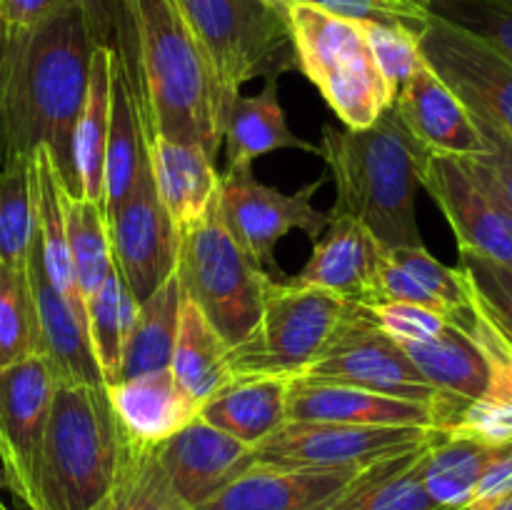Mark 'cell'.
I'll return each mask as SVG.
<instances>
[{"mask_svg": "<svg viewBox=\"0 0 512 510\" xmlns=\"http://www.w3.org/2000/svg\"><path fill=\"white\" fill-rule=\"evenodd\" d=\"M123 10L113 48L145 138L193 143L215 158L225 115L208 60L175 0H123Z\"/></svg>", "mask_w": 512, "mask_h": 510, "instance_id": "cell-1", "label": "cell"}, {"mask_svg": "<svg viewBox=\"0 0 512 510\" xmlns=\"http://www.w3.org/2000/svg\"><path fill=\"white\" fill-rule=\"evenodd\" d=\"M315 155L335 183L330 218L360 220L383 248L423 245L418 188L430 150L390 105L368 128L325 125Z\"/></svg>", "mask_w": 512, "mask_h": 510, "instance_id": "cell-2", "label": "cell"}, {"mask_svg": "<svg viewBox=\"0 0 512 510\" xmlns=\"http://www.w3.org/2000/svg\"><path fill=\"white\" fill-rule=\"evenodd\" d=\"M93 50L88 23L75 5L38 28L18 30L15 128L20 150L30 158L38 145H45L70 195H78L73 130L83 108Z\"/></svg>", "mask_w": 512, "mask_h": 510, "instance_id": "cell-3", "label": "cell"}, {"mask_svg": "<svg viewBox=\"0 0 512 510\" xmlns=\"http://www.w3.org/2000/svg\"><path fill=\"white\" fill-rule=\"evenodd\" d=\"M128 435L105 385H55L40 445L33 510H93L113 485Z\"/></svg>", "mask_w": 512, "mask_h": 510, "instance_id": "cell-4", "label": "cell"}, {"mask_svg": "<svg viewBox=\"0 0 512 510\" xmlns=\"http://www.w3.org/2000/svg\"><path fill=\"white\" fill-rule=\"evenodd\" d=\"M173 273L180 293L203 310L230 348L253 333L273 285L265 268L233 238L215 200L203 218L178 233Z\"/></svg>", "mask_w": 512, "mask_h": 510, "instance_id": "cell-5", "label": "cell"}, {"mask_svg": "<svg viewBox=\"0 0 512 510\" xmlns=\"http://www.w3.org/2000/svg\"><path fill=\"white\" fill-rule=\"evenodd\" d=\"M198 40L220 108L230 105L248 80L278 78L295 65L288 18L260 0H175Z\"/></svg>", "mask_w": 512, "mask_h": 510, "instance_id": "cell-6", "label": "cell"}, {"mask_svg": "<svg viewBox=\"0 0 512 510\" xmlns=\"http://www.w3.org/2000/svg\"><path fill=\"white\" fill-rule=\"evenodd\" d=\"M295 65L320 90L345 128H368L393 105L360 23L308 3L288 10Z\"/></svg>", "mask_w": 512, "mask_h": 510, "instance_id": "cell-7", "label": "cell"}, {"mask_svg": "<svg viewBox=\"0 0 512 510\" xmlns=\"http://www.w3.org/2000/svg\"><path fill=\"white\" fill-rule=\"evenodd\" d=\"M350 308L353 303L328 290L273 280L253 333L230 348L235 380L250 375H303L328 348Z\"/></svg>", "mask_w": 512, "mask_h": 510, "instance_id": "cell-8", "label": "cell"}, {"mask_svg": "<svg viewBox=\"0 0 512 510\" xmlns=\"http://www.w3.org/2000/svg\"><path fill=\"white\" fill-rule=\"evenodd\" d=\"M303 375L360 385L393 398L425 403L438 415V428H448L468 400L433 388L420 375L405 350L370 320L363 305H353L330 338L328 348Z\"/></svg>", "mask_w": 512, "mask_h": 510, "instance_id": "cell-9", "label": "cell"}, {"mask_svg": "<svg viewBox=\"0 0 512 510\" xmlns=\"http://www.w3.org/2000/svg\"><path fill=\"white\" fill-rule=\"evenodd\" d=\"M440 428L418 425H345L285 420L255 448V463L293 468H365L383 458L428 448Z\"/></svg>", "mask_w": 512, "mask_h": 510, "instance_id": "cell-10", "label": "cell"}, {"mask_svg": "<svg viewBox=\"0 0 512 510\" xmlns=\"http://www.w3.org/2000/svg\"><path fill=\"white\" fill-rule=\"evenodd\" d=\"M325 180H313L298 193H283L273 185L260 183L250 168L225 170L215 205L233 238L245 253L265 268L275 265L273 250L290 230H303L308 238L318 240L328 230L330 215L313 205V193Z\"/></svg>", "mask_w": 512, "mask_h": 510, "instance_id": "cell-11", "label": "cell"}, {"mask_svg": "<svg viewBox=\"0 0 512 510\" xmlns=\"http://www.w3.org/2000/svg\"><path fill=\"white\" fill-rule=\"evenodd\" d=\"M420 188L448 218L458 250L512 265V210L475 158L430 153L420 173Z\"/></svg>", "mask_w": 512, "mask_h": 510, "instance_id": "cell-12", "label": "cell"}, {"mask_svg": "<svg viewBox=\"0 0 512 510\" xmlns=\"http://www.w3.org/2000/svg\"><path fill=\"white\" fill-rule=\"evenodd\" d=\"M110 255L125 288L143 303L175 270L178 233L155 190L150 160L130 193L105 210Z\"/></svg>", "mask_w": 512, "mask_h": 510, "instance_id": "cell-13", "label": "cell"}, {"mask_svg": "<svg viewBox=\"0 0 512 510\" xmlns=\"http://www.w3.org/2000/svg\"><path fill=\"white\" fill-rule=\"evenodd\" d=\"M55 385L58 380L40 355L0 368V475L28 510L35 503L40 445Z\"/></svg>", "mask_w": 512, "mask_h": 510, "instance_id": "cell-14", "label": "cell"}, {"mask_svg": "<svg viewBox=\"0 0 512 510\" xmlns=\"http://www.w3.org/2000/svg\"><path fill=\"white\" fill-rule=\"evenodd\" d=\"M425 63L453 88L470 113L512 138V63L475 35L430 13L418 33Z\"/></svg>", "mask_w": 512, "mask_h": 510, "instance_id": "cell-15", "label": "cell"}, {"mask_svg": "<svg viewBox=\"0 0 512 510\" xmlns=\"http://www.w3.org/2000/svg\"><path fill=\"white\" fill-rule=\"evenodd\" d=\"M155 455L175 493L195 510L255 463L253 445L205 423L203 418H195L173 438L155 445Z\"/></svg>", "mask_w": 512, "mask_h": 510, "instance_id": "cell-16", "label": "cell"}, {"mask_svg": "<svg viewBox=\"0 0 512 510\" xmlns=\"http://www.w3.org/2000/svg\"><path fill=\"white\" fill-rule=\"evenodd\" d=\"M35 323H38L40 358L48 363L58 383L105 385L88 338V320L60 295L45 273L38 235L25 255Z\"/></svg>", "mask_w": 512, "mask_h": 510, "instance_id": "cell-17", "label": "cell"}, {"mask_svg": "<svg viewBox=\"0 0 512 510\" xmlns=\"http://www.w3.org/2000/svg\"><path fill=\"white\" fill-rule=\"evenodd\" d=\"M288 420L345 425H418L438 428L430 405L393 398L360 385L295 375L288 388Z\"/></svg>", "mask_w": 512, "mask_h": 510, "instance_id": "cell-18", "label": "cell"}, {"mask_svg": "<svg viewBox=\"0 0 512 510\" xmlns=\"http://www.w3.org/2000/svg\"><path fill=\"white\" fill-rule=\"evenodd\" d=\"M358 470L253 463L198 510H325Z\"/></svg>", "mask_w": 512, "mask_h": 510, "instance_id": "cell-19", "label": "cell"}, {"mask_svg": "<svg viewBox=\"0 0 512 510\" xmlns=\"http://www.w3.org/2000/svg\"><path fill=\"white\" fill-rule=\"evenodd\" d=\"M380 253L383 245L360 220L330 218L328 230L315 240L305 268L288 280L370 308L378 303Z\"/></svg>", "mask_w": 512, "mask_h": 510, "instance_id": "cell-20", "label": "cell"}, {"mask_svg": "<svg viewBox=\"0 0 512 510\" xmlns=\"http://www.w3.org/2000/svg\"><path fill=\"white\" fill-rule=\"evenodd\" d=\"M393 105L410 133L430 153L470 158L485 150L483 135L468 105L428 63L415 70L413 78L398 90Z\"/></svg>", "mask_w": 512, "mask_h": 510, "instance_id": "cell-21", "label": "cell"}, {"mask_svg": "<svg viewBox=\"0 0 512 510\" xmlns=\"http://www.w3.org/2000/svg\"><path fill=\"white\" fill-rule=\"evenodd\" d=\"M105 390L123 433L143 445H158L173 438L178 430L193 423L203 408L180 388L170 368L118 380L105 385Z\"/></svg>", "mask_w": 512, "mask_h": 510, "instance_id": "cell-22", "label": "cell"}, {"mask_svg": "<svg viewBox=\"0 0 512 510\" xmlns=\"http://www.w3.org/2000/svg\"><path fill=\"white\" fill-rule=\"evenodd\" d=\"M155 190L175 233L190 228L213 205L220 188L215 158L200 145L178 143L168 138H145Z\"/></svg>", "mask_w": 512, "mask_h": 510, "instance_id": "cell-23", "label": "cell"}, {"mask_svg": "<svg viewBox=\"0 0 512 510\" xmlns=\"http://www.w3.org/2000/svg\"><path fill=\"white\" fill-rule=\"evenodd\" d=\"M293 378L250 375L225 385L205 400L198 418L248 445H258L288 420V388Z\"/></svg>", "mask_w": 512, "mask_h": 510, "instance_id": "cell-24", "label": "cell"}, {"mask_svg": "<svg viewBox=\"0 0 512 510\" xmlns=\"http://www.w3.org/2000/svg\"><path fill=\"white\" fill-rule=\"evenodd\" d=\"M228 170L253 168V163L273 150L300 148L315 153V143L298 138L285 120L278 100V78H268L258 95H238L230 105L223 128Z\"/></svg>", "mask_w": 512, "mask_h": 510, "instance_id": "cell-25", "label": "cell"}, {"mask_svg": "<svg viewBox=\"0 0 512 510\" xmlns=\"http://www.w3.org/2000/svg\"><path fill=\"white\" fill-rule=\"evenodd\" d=\"M30 183H33L35 235H38L45 273L50 283L60 290V295L88 320L85 300L75 285L68 238H65V193L68 190L45 145H38L30 155Z\"/></svg>", "mask_w": 512, "mask_h": 510, "instance_id": "cell-26", "label": "cell"}, {"mask_svg": "<svg viewBox=\"0 0 512 510\" xmlns=\"http://www.w3.org/2000/svg\"><path fill=\"white\" fill-rule=\"evenodd\" d=\"M113 45H95L90 55L88 88L73 130V170L80 198L103 205L105 145L110 128V85H113Z\"/></svg>", "mask_w": 512, "mask_h": 510, "instance_id": "cell-27", "label": "cell"}, {"mask_svg": "<svg viewBox=\"0 0 512 510\" xmlns=\"http://www.w3.org/2000/svg\"><path fill=\"white\" fill-rule=\"evenodd\" d=\"M170 373L180 388L200 405L235 380L230 368V345L210 325L203 310L183 295L178 333H175Z\"/></svg>", "mask_w": 512, "mask_h": 510, "instance_id": "cell-28", "label": "cell"}, {"mask_svg": "<svg viewBox=\"0 0 512 510\" xmlns=\"http://www.w3.org/2000/svg\"><path fill=\"white\" fill-rule=\"evenodd\" d=\"M428 448L360 468L348 488L325 510H448L440 508L423 485V458Z\"/></svg>", "mask_w": 512, "mask_h": 510, "instance_id": "cell-29", "label": "cell"}, {"mask_svg": "<svg viewBox=\"0 0 512 510\" xmlns=\"http://www.w3.org/2000/svg\"><path fill=\"white\" fill-rule=\"evenodd\" d=\"M398 345L433 388L463 400H475L488 390L490 363L463 325L450 320L438 338Z\"/></svg>", "mask_w": 512, "mask_h": 510, "instance_id": "cell-30", "label": "cell"}, {"mask_svg": "<svg viewBox=\"0 0 512 510\" xmlns=\"http://www.w3.org/2000/svg\"><path fill=\"white\" fill-rule=\"evenodd\" d=\"M148 160V143H145L138 105H135L133 90H130L128 73L115 53L113 85H110V128L108 145H105L103 213L130 193Z\"/></svg>", "mask_w": 512, "mask_h": 510, "instance_id": "cell-31", "label": "cell"}, {"mask_svg": "<svg viewBox=\"0 0 512 510\" xmlns=\"http://www.w3.org/2000/svg\"><path fill=\"white\" fill-rule=\"evenodd\" d=\"M180 300H183V293L173 273L138 305V315L123 345L118 380L170 368L175 333H178Z\"/></svg>", "mask_w": 512, "mask_h": 510, "instance_id": "cell-32", "label": "cell"}, {"mask_svg": "<svg viewBox=\"0 0 512 510\" xmlns=\"http://www.w3.org/2000/svg\"><path fill=\"white\" fill-rule=\"evenodd\" d=\"M500 448H488L470 438L443 433L438 443L425 450L423 485L440 508H468L475 498L485 468Z\"/></svg>", "mask_w": 512, "mask_h": 510, "instance_id": "cell-33", "label": "cell"}, {"mask_svg": "<svg viewBox=\"0 0 512 510\" xmlns=\"http://www.w3.org/2000/svg\"><path fill=\"white\" fill-rule=\"evenodd\" d=\"M93 510H195L175 493L155 455V445L128 438L123 463L105 498Z\"/></svg>", "mask_w": 512, "mask_h": 510, "instance_id": "cell-34", "label": "cell"}, {"mask_svg": "<svg viewBox=\"0 0 512 510\" xmlns=\"http://www.w3.org/2000/svg\"><path fill=\"white\" fill-rule=\"evenodd\" d=\"M65 238H68L75 285L88 303L90 295L103 285L110 270L115 268L103 205L65 193Z\"/></svg>", "mask_w": 512, "mask_h": 510, "instance_id": "cell-35", "label": "cell"}, {"mask_svg": "<svg viewBox=\"0 0 512 510\" xmlns=\"http://www.w3.org/2000/svg\"><path fill=\"white\" fill-rule=\"evenodd\" d=\"M40 353L33 295L23 265L0 260V368Z\"/></svg>", "mask_w": 512, "mask_h": 510, "instance_id": "cell-36", "label": "cell"}, {"mask_svg": "<svg viewBox=\"0 0 512 510\" xmlns=\"http://www.w3.org/2000/svg\"><path fill=\"white\" fill-rule=\"evenodd\" d=\"M35 235L30 160L0 170V260L23 265Z\"/></svg>", "mask_w": 512, "mask_h": 510, "instance_id": "cell-37", "label": "cell"}, {"mask_svg": "<svg viewBox=\"0 0 512 510\" xmlns=\"http://www.w3.org/2000/svg\"><path fill=\"white\" fill-rule=\"evenodd\" d=\"M123 278L118 270H110L98 290L85 303L88 313V338L93 348L95 363L105 385H113L120 373L123 360V323H120V295H123Z\"/></svg>", "mask_w": 512, "mask_h": 510, "instance_id": "cell-38", "label": "cell"}, {"mask_svg": "<svg viewBox=\"0 0 512 510\" xmlns=\"http://www.w3.org/2000/svg\"><path fill=\"white\" fill-rule=\"evenodd\" d=\"M458 270L468 288L470 303L483 310L512 340V265L475 250H460Z\"/></svg>", "mask_w": 512, "mask_h": 510, "instance_id": "cell-39", "label": "cell"}, {"mask_svg": "<svg viewBox=\"0 0 512 510\" xmlns=\"http://www.w3.org/2000/svg\"><path fill=\"white\" fill-rule=\"evenodd\" d=\"M428 10L512 63V0H428Z\"/></svg>", "mask_w": 512, "mask_h": 510, "instance_id": "cell-40", "label": "cell"}, {"mask_svg": "<svg viewBox=\"0 0 512 510\" xmlns=\"http://www.w3.org/2000/svg\"><path fill=\"white\" fill-rule=\"evenodd\" d=\"M393 263H398L435 303L450 315L468 305V288L458 268H448L435 255L425 250V245H410V248H383Z\"/></svg>", "mask_w": 512, "mask_h": 510, "instance_id": "cell-41", "label": "cell"}, {"mask_svg": "<svg viewBox=\"0 0 512 510\" xmlns=\"http://www.w3.org/2000/svg\"><path fill=\"white\" fill-rule=\"evenodd\" d=\"M368 38L370 53H373L375 65L388 85L390 95H398V90L415 75V70L423 68L425 58L420 53L418 35L405 28H385V25L360 23Z\"/></svg>", "mask_w": 512, "mask_h": 510, "instance_id": "cell-42", "label": "cell"}, {"mask_svg": "<svg viewBox=\"0 0 512 510\" xmlns=\"http://www.w3.org/2000/svg\"><path fill=\"white\" fill-rule=\"evenodd\" d=\"M315 5L335 18L350 23H373L385 28H405L418 35L430 18L428 5L420 0H298Z\"/></svg>", "mask_w": 512, "mask_h": 510, "instance_id": "cell-43", "label": "cell"}, {"mask_svg": "<svg viewBox=\"0 0 512 510\" xmlns=\"http://www.w3.org/2000/svg\"><path fill=\"white\" fill-rule=\"evenodd\" d=\"M365 310L370 320L395 343H425V340L438 338L450 323L448 315L440 310L415 303H398V300L375 303Z\"/></svg>", "mask_w": 512, "mask_h": 510, "instance_id": "cell-44", "label": "cell"}, {"mask_svg": "<svg viewBox=\"0 0 512 510\" xmlns=\"http://www.w3.org/2000/svg\"><path fill=\"white\" fill-rule=\"evenodd\" d=\"M443 433L470 438L488 448H505L512 443V400H468Z\"/></svg>", "mask_w": 512, "mask_h": 510, "instance_id": "cell-45", "label": "cell"}, {"mask_svg": "<svg viewBox=\"0 0 512 510\" xmlns=\"http://www.w3.org/2000/svg\"><path fill=\"white\" fill-rule=\"evenodd\" d=\"M470 115H473L475 125H478L485 143L483 153L470 155V158H475V163L483 168V173L488 175L490 183L495 185L500 198H503L505 203H508V208L512 210V138L508 133H503L498 125L480 118V115Z\"/></svg>", "mask_w": 512, "mask_h": 510, "instance_id": "cell-46", "label": "cell"}, {"mask_svg": "<svg viewBox=\"0 0 512 510\" xmlns=\"http://www.w3.org/2000/svg\"><path fill=\"white\" fill-rule=\"evenodd\" d=\"M70 5L73 0H0V23L18 30H33Z\"/></svg>", "mask_w": 512, "mask_h": 510, "instance_id": "cell-47", "label": "cell"}, {"mask_svg": "<svg viewBox=\"0 0 512 510\" xmlns=\"http://www.w3.org/2000/svg\"><path fill=\"white\" fill-rule=\"evenodd\" d=\"M88 23L95 45H113L118 25L123 20V0H73Z\"/></svg>", "mask_w": 512, "mask_h": 510, "instance_id": "cell-48", "label": "cell"}, {"mask_svg": "<svg viewBox=\"0 0 512 510\" xmlns=\"http://www.w3.org/2000/svg\"><path fill=\"white\" fill-rule=\"evenodd\" d=\"M468 510H512V490L500 495L495 500H485V503H470Z\"/></svg>", "mask_w": 512, "mask_h": 510, "instance_id": "cell-49", "label": "cell"}, {"mask_svg": "<svg viewBox=\"0 0 512 510\" xmlns=\"http://www.w3.org/2000/svg\"><path fill=\"white\" fill-rule=\"evenodd\" d=\"M260 3L270 5V8H273V10H278V13H283L285 18H288V10L293 8V5L298 3V0H260Z\"/></svg>", "mask_w": 512, "mask_h": 510, "instance_id": "cell-50", "label": "cell"}, {"mask_svg": "<svg viewBox=\"0 0 512 510\" xmlns=\"http://www.w3.org/2000/svg\"><path fill=\"white\" fill-rule=\"evenodd\" d=\"M3 485H5V483H3V475H0V488H3ZM0 503H3V498H0Z\"/></svg>", "mask_w": 512, "mask_h": 510, "instance_id": "cell-51", "label": "cell"}, {"mask_svg": "<svg viewBox=\"0 0 512 510\" xmlns=\"http://www.w3.org/2000/svg\"><path fill=\"white\" fill-rule=\"evenodd\" d=\"M0 510H8V505H5V503H0Z\"/></svg>", "mask_w": 512, "mask_h": 510, "instance_id": "cell-52", "label": "cell"}, {"mask_svg": "<svg viewBox=\"0 0 512 510\" xmlns=\"http://www.w3.org/2000/svg\"><path fill=\"white\" fill-rule=\"evenodd\" d=\"M420 3H425V5H428V0H420Z\"/></svg>", "mask_w": 512, "mask_h": 510, "instance_id": "cell-53", "label": "cell"}, {"mask_svg": "<svg viewBox=\"0 0 512 510\" xmlns=\"http://www.w3.org/2000/svg\"><path fill=\"white\" fill-rule=\"evenodd\" d=\"M458 510H468V508H458Z\"/></svg>", "mask_w": 512, "mask_h": 510, "instance_id": "cell-54", "label": "cell"}]
</instances>
